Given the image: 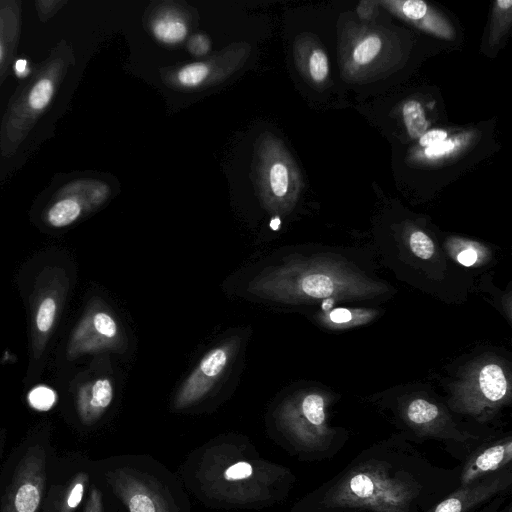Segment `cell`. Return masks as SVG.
<instances>
[{"mask_svg":"<svg viewBox=\"0 0 512 512\" xmlns=\"http://www.w3.org/2000/svg\"><path fill=\"white\" fill-rule=\"evenodd\" d=\"M511 494L512 468L458 486L427 512H479L493 499Z\"/></svg>","mask_w":512,"mask_h":512,"instance_id":"10","label":"cell"},{"mask_svg":"<svg viewBox=\"0 0 512 512\" xmlns=\"http://www.w3.org/2000/svg\"><path fill=\"white\" fill-rule=\"evenodd\" d=\"M153 32L160 41L173 44L181 42L186 37L187 27L180 19L163 17L154 22Z\"/></svg>","mask_w":512,"mask_h":512,"instance_id":"17","label":"cell"},{"mask_svg":"<svg viewBox=\"0 0 512 512\" xmlns=\"http://www.w3.org/2000/svg\"><path fill=\"white\" fill-rule=\"evenodd\" d=\"M394 3L400 6L398 9L401 15L412 22L422 20L428 12L427 4L422 0H407Z\"/></svg>","mask_w":512,"mask_h":512,"instance_id":"24","label":"cell"},{"mask_svg":"<svg viewBox=\"0 0 512 512\" xmlns=\"http://www.w3.org/2000/svg\"><path fill=\"white\" fill-rule=\"evenodd\" d=\"M381 39L375 35L365 38L353 50V60L361 65L371 62L380 52Z\"/></svg>","mask_w":512,"mask_h":512,"instance_id":"18","label":"cell"},{"mask_svg":"<svg viewBox=\"0 0 512 512\" xmlns=\"http://www.w3.org/2000/svg\"><path fill=\"white\" fill-rule=\"evenodd\" d=\"M83 512H103L102 494L93 486Z\"/></svg>","mask_w":512,"mask_h":512,"instance_id":"29","label":"cell"},{"mask_svg":"<svg viewBox=\"0 0 512 512\" xmlns=\"http://www.w3.org/2000/svg\"><path fill=\"white\" fill-rule=\"evenodd\" d=\"M113 396V384L108 378H97L83 384L76 396V408L80 421L84 425L97 422L110 406Z\"/></svg>","mask_w":512,"mask_h":512,"instance_id":"12","label":"cell"},{"mask_svg":"<svg viewBox=\"0 0 512 512\" xmlns=\"http://www.w3.org/2000/svg\"><path fill=\"white\" fill-rule=\"evenodd\" d=\"M459 486L512 468V435L492 430L459 460Z\"/></svg>","mask_w":512,"mask_h":512,"instance_id":"8","label":"cell"},{"mask_svg":"<svg viewBox=\"0 0 512 512\" xmlns=\"http://www.w3.org/2000/svg\"><path fill=\"white\" fill-rule=\"evenodd\" d=\"M14 70L18 76H26L29 73L27 68V61L25 59H18L14 64Z\"/></svg>","mask_w":512,"mask_h":512,"instance_id":"32","label":"cell"},{"mask_svg":"<svg viewBox=\"0 0 512 512\" xmlns=\"http://www.w3.org/2000/svg\"><path fill=\"white\" fill-rule=\"evenodd\" d=\"M122 340L116 318L100 300L94 299L71 332L66 356L72 361L85 354L117 350Z\"/></svg>","mask_w":512,"mask_h":512,"instance_id":"6","label":"cell"},{"mask_svg":"<svg viewBox=\"0 0 512 512\" xmlns=\"http://www.w3.org/2000/svg\"><path fill=\"white\" fill-rule=\"evenodd\" d=\"M447 132L442 129H433L425 132L419 138V144L423 147H430L447 139Z\"/></svg>","mask_w":512,"mask_h":512,"instance_id":"28","label":"cell"},{"mask_svg":"<svg viewBox=\"0 0 512 512\" xmlns=\"http://www.w3.org/2000/svg\"><path fill=\"white\" fill-rule=\"evenodd\" d=\"M236 348L234 340L206 353L179 389L174 407L184 409L205 398L228 369Z\"/></svg>","mask_w":512,"mask_h":512,"instance_id":"9","label":"cell"},{"mask_svg":"<svg viewBox=\"0 0 512 512\" xmlns=\"http://www.w3.org/2000/svg\"><path fill=\"white\" fill-rule=\"evenodd\" d=\"M20 3L0 1V80L3 79L16 49L20 32Z\"/></svg>","mask_w":512,"mask_h":512,"instance_id":"13","label":"cell"},{"mask_svg":"<svg viewBox=\"0 0 512 512\" xmlns=\"http://www.w3.org/2000/svg\"><path fill=\"white\" fill-rule=\"evenodd\" d=\"M76 195L65 194L55 201L46 213L47 223L55 228L74 223L83 212V205Z\"/></svg>","mask_w":512,"mask_h":512,"instance_id":"14","label":"cell"},{"mask_svg":"<svg viewBox=\"0 0 512 512\" xmlns=\"http://www.w3.org/2000/svg\"><path fill=\"white\" fill-rule=\"evenodd\" d=\"M495 4L498 6V8H500L502 10H507L512 6V1L511 0H498V1H496Z\"/></svg>","mask_w":512,"mask_h":512,"instance_id":"33","label":"cell"},{"mask_svg":"<svg viewBox=\"0 0 512 512\" xmlns=\"http://www.w3.org/2000/svg\"><path fill=\"white\" fill-rule=\"evenodd\" d=\"M309 72L316 82L323 81L329 72V64L326 53L321 49H315L309 58Z\"/></svg>","mask_w":512,"mask_h":512,"instance_id":"23","label":"cell"},{"mask_svg":"<svg viewBox=\"0 0 512 512\" xmlns=\"http://www.w3.org/2000/svg\"><path fill=\"white\" fill-rule=\"evenodd\" d=\"M343 512H360V511H343Z\"/></svg>","mask_w":512,"mask_h":512,"instance_id":"34","label":"cell"},{"mask_svg":"<svg viewBox=\"0 0 512 512\" xmlns=\"http://www.w3.org/2000/svg\"><path fill=\"white\" fill-rule=\"evenodd\" d=\"M350 318H351V313H350L348 310H343V309L334 310V311L330 314V319H331L332 321H334V322H338V323L346 322V321H348Z\"/></svg>","mask_w":512,"mask_h":512,"instance_id":"31","label":"cell"},{"mask_svg":"<svg viewBox=\"0 0 512 512\" xmlns=\"http://www.w3.org/2000/svg\"><path fill=\"white\" fill-rule=\"evenodd\" d=\"M458 486L457 466L435 465L415 444L393 434L360 451L295 512H427Z\"/></svg>","mask_w":512,"mask_h":512,"instance_id":"1","label":"cell"},{"mask_svg":"<svg viewBox=\"0 0 512 512\" xmlns=\"http://www.w3.org/2000/svg\"><path fill=\"white\" fill-rule=\"evenodd\" d=\"M56 393L47 386H37L28 394L30 406L39 411L51 409L56 402Z\"/></svg>","mask_w":512,"mask_h":512,"instance_id":"21","label":"cell"},{"mask_svg":"<svg viewBox=\"0 0 512 512\" xmlns=\"http://www.w3.org/2000/svg\"><path fill=\"white\" fill-rule=\"evenodd\" d=\"M205 491L229 503H256L287 496L295 477L286 467L248 456L231 449H215L206 454L199 470Z\"/></svg>","mask_w":512,"mask_h":512,"instance_id":"2","label":"cell"},{"mask_svg":"<svg viewBox=\"0 0 512 512\" xmlns=\"http://www.w3.org/2000/svg\"><path fill=\"white\" fill-rule=\"evenodd\" d=\"M454 148L455 143L450 139H446L440 143L426 147L424 149V155L428 158H438L450 153Z\"/></svg>","mask_w":512,"mask_h":512,"instance_id":"26","label":"cell"},{"mask_svg":"<svg viewBox=\"0 0 512 512\" xmlns=\"http://www.w3.org/2000/svg\"><path fill=\"white\" fill-rule=\"evenodd\" d=\"M328 402L317 392L285 400L276 413V424L288 448L307 461L335 457L346 445L348 432L329 423Z\"/></svg>","mask_w":512,"mask_h":512,"instance_id":"3","label":"cell"},{"mask_svg":"<svg viewBox=\"0 0 512 512\" xmlns=\"http://www.w3.org/2000/svg\"><path fill=\"white\" fill-rule=\"evenodd\" d=\"M402 115L407 133L411 138H420L428 128L422 105L416 100H409L403 105Z\"/></svg>","mask_w":512,"mask_h":512,"instance_id":"15","label":"cell"},{"mask_svg":"<svg viewBox=\"0 0 512 512\" xmlns=\"http://www.w3.org/2000/svg\"><path fill=\"white\" fill-rule=\"evenodd\" d=\"M209 68L203 63H191L182 67L178 72L179 82L188 87L199 85L205 80Z\"/></svg>","mask_w":512,"mask_h":512,"instance_id":"19","label":"cell"},{"mask_svg":"<svg viewBox=\"0 0 512 512\" xmlns=\"http://www.w3.org/2000/svg\"><path fill=\"white\" fill-rule=\"evenodd\" d=\"M107 481L129 512H174L155 481L137 471L119 468L107 475Z\"/></svg>","mask_w":512,"mask_h":512,"instance_id":"11","label":"cell"},{"mask_svg":"<svg viewBox=\"0 0 512 512\" xmlns=\"http://www.w3.org/2000/svg\"><path fill=\"white\" fill-rule=\"evenodd\" d=\"M69 290V278L59 266H46L38 274L30 296L31 351L39 359L56 327Z\"/></svg>","mask_w":512,"mask_h":512,"instance_id":"5","label":"cell"},{"mask_svg":"<svg viewBox=\"0 0 512 512\" xmlns=\"http://www.w3.org/2000/svg\"><path fill=\"white\" fill-rule=\"evenodd\" d=\"M479 512H512L511 495L500 496L493 499Z\"/></svg>","mask_w":512,"mask_h":512,"instance_id":"25","label":"cell"},{"mask_svg":"<svg viewBox=\"0 0 512 512\" xmlns=\"http://www.w3.org/2000/svg\"><path fill=\"white\" fill-rule=\"evenodd\" d=\"M270 187L276 197H284L289 187V174L287 167L277 162L272 165L269 172Z\"/></svg>","mask_w":512,"mask_h":512,"instance_id":"20","label":"cell"},{"mask_svg":"<svg viewBox=\"0 0 512 512\" xmlns=\"http://www.w3.org/2000/svg\"><path fill=\"white\" fill-rule=\"evenodd\" d=\"M477 258V252L472 247H467L457 254V261L464 266H472L477 261Z\"/></svg>","mask_w":512,"mask_h":512,"instance_id":"30","label":"cell"},{"mask_svg":"<svg viewBox=\"0 0 512 512\" xmlns=\"http://www.w3.org/2000/svg\"><path fill=\"white\" fill-rule=\"evenodd\" d=\"M412 252L419 258L427 260L434 254V244L427 234L414 231L409 238Z\"/></svg>","mask_w":512,"mask_h":512,"instance_id":"22","label":"cell"},{"mask_svg":"<svg viewBox=\"0 0 512 512\" xmlns=\"http://www.w3.org/2000/svg\"><path fill=\"white\" fill-rule=\"evenodd\" d=\"M65 60L60 54L52 55L18 97L3 125V145L18 146L35 120L46 110L66 70Z\"/></svg>","mask_w":512,"mask_h":512,"instance_id":"4","label":"cell"},{"mask_svg":"<svg viewBox=\"0 0 512 512\" xmlns=\"http://www.w3.org/2000/svg\"><path fill=\"white\" fill-rule=\"evenodd\" d=\"M46 454L35 445L21 458L6 489L1 512H38L46 481Z\"/></svg>","mask_w":512,"mask_h":512,"instance_id":"7","label":"cell"},{"mask_svg":"<svg viewBox=\"0 0 512 512\" xmlns=\"http://www.w3.org/2000/svg\"><path fill=\"white\" fill-rule=\"evenodd\" d=\"M189 51L197 56L206 54L210 49L209 39L201 34L193 35L188 42Z\"/></svg>","mask_w":512,"mask_h":512,"instance_id":"27","label":"cell"},{"mask_svg":"<svg viewBox=\"0 0 512 512\" xmlns=\"http://www.w3.org/2000/svg\"><path fill=\"white\" fill-rule=\"evenodd\" d=\"M89 476L85 472L77 473L67 485L59 503V512H74L81 503Z\"/></svg>","mask_w":512,"mask_h":512,"instance_id":"16","label":"cell"}]
</instances>
